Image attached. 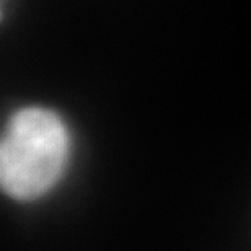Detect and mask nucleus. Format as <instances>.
Wrapping results in <instances>:
<instances>
[{
  "label": "nucleus",
  "mask_w": 251,
  "mask_h": 251,
  "mask_svg": "<svg viewBox=\"0 0 251 251\" xmlns=\"http://www.w3.org/2000/svg\"><path fill=\"white\" fill-rule=\"evenodd\" d=\"M69 155V130L56 113L39 106L20 109L0 142L3 193L23 202L41 198L61 179Z\"/></svg>",
  "instance_id": "1"
}]
</instances>
